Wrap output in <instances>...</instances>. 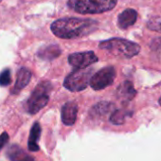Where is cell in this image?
<instances>
[{
    "mask_svg": "<svg viewBox=\"0 0 161 161\" xmlns=\"http://www.w3.org/2000/svg\"><path fill=\"white\" fill-rule=\"evenodd\" d=\"M99 23L92 19L62 18L51 24V31L54 35L63 39H78L94 32Z\"/></svg>",
    "mask_w": 161,
    "mask_h": 161,
    "instance_id": "1",
    "label": "cell"
},
{
    "mask_svg": "<svg viewBox=\"0 0 161 161\" xmlns=\"http://www.w3.org/2000/svg\"><path fill=\"white\" fill-rule=\"evenodd\" d=\"M118 0H68L67 6L80 14H97L111 11Z\"/></svg>",
    "mask_w": 161,
    "mask_h": 161,
    "instance_id": "2",
    "label": "cell"
},
{
    "mask_svg": "<svg viewBox=\"0 0 161 161\" xmlns=\"http://www.w3.org/2000/svg\"><path fill=\"white\" fill-rule=\"evenodd\" d=\"M99 47L117 57L125 59L133 58L136 56L140 51L139 45L121 38H112L106 41H103L99 44Z\"/></svg>",
    "mask_w": 161,
    "mask_h": 161,
    "instance_id": "3",
    "label": "cell"
},
{
    "mask_svg": "<svg viewBox=\"0 0 161 161\" xmlns=\"http://www.w3.org/2000/svg\"><path fill=\"white\" fill-rule=\"evenodd\" d=\"M51 89V84L49 82H47V80L40 83L35 87L27 102V110L30 114L33 115L38 113L47 104Z\"/></svg>",
    "mask_w": 161,
    "mask_h": 161,
    "instance_id": "4",
    "label": "cell"
},
{
    "mask_svg": "<svg viewBox=\"0 0 161 161\" xmlns=\"http://www.w3.org/2000/svg\"><path fill=\"white\" fill-rule=\"evenodd\" d=\"M92 77V69L90 68H78L67 75L64 82V86L72 92H79L85 90Z\"/></svg>",
    "mask_w": 161,
    "mask_h": 161,
    "instance_id": "5",
    "label": "cell"
},
{
    "mask_svg": "<svg viewBox=\"0 0 161 161\" xmlns=\"http://www.w3.org/2000/svg\"><path fill=\"white\" fill-rule=\"evenodd\" d=\"M117 72L115 67L107 66L103 67L100 71L92 75L90 80V86L94 90H102L111 86L116 78Z\"/></svg>",
    "mask_w": 161,
    "mask_h": 161,
    "instance_id": "6",
    "label": "cell"
},
{
    "mask_svg": "<svg viewBox=\"0 0 161 161\" xmlns=\"http://www.w3.org/2000/svg\"><path fill=\"white\" fill-rule=\"evenodd\" d=\"M98 62V57L93 51L77 52L68 56V63L70 65L78 68H86L92 64Z\"/></svg>",
    "mask_w": 161,
    "mask_h": 161,
    "instance_id": "7",
    "label": "cell"
},
{
    "mask_svg": "<svg viewBox=\"0 0 161 161\" xmlns=\"http://www.w3.org/2000/svg\"><path fill=\"white\" fill-rule=\"evenodd\" d=\"M78 114V105L74 102H68L62 107L61 117L64 125L71 126L76 122Z\"/></svg>",
    "mask_w": 161,
    "mask_h": 161,
    "instance_id": "8",
    "label": "cell"
},
{
    "mask_svg": "<svg viewBox=\"0 0 161 161\" xmlns=\"http://www.w3.org/2000/svg\"><path fill=\"white\" fill-rule=\"evenodd\" d=\"M31 79V72L26 67L20 68L17 72L16 83H15V86H14L12 93L13 94L19 93L22 89H24L29 85Z\"/></svg>",
    "mask_w": 161,
    "mask_h": 161,
    "instance_id": "9",
    "label": "cell"
},
{
    "mask_svg": "<svg viewBox=\"0 0 161 161\" xmlns=\"http://www.w3.org/2000/svg\"><path fill=\"white\" fill-rule=\"evenodd\" d=\"M137 19V13L134 9H126L123 11L118 18V25L120 29H128L133 26Z\"/></svg>",
    "mask_w": 161,
    "mask_h": 161,
    "instance_id": "10",
    "label": "cell"
},
{
    "mask_svg": "<svg viewBox=\"0 0 161 161\" xmlns=\"http://www.w3.org/2000/svg\"><path fill=\"white\" fill-rule=\"evenodd\" d=\"M117 95L121 102H130L136 95V90L135 89L132 83L125 80L119 86L117 90Z\"/></svg>",
    "mask_w": 161,
    "mask_h": 161,
    "instance_id": "11",
    "label": "cell"
},
{
    "mask_svg": "<svg viewBox=\"0 0 161 161\" xmlns=\"http://www.w3.org/2000/svg\"><path fill=\"white\" fill-rule=\"evenodd\" d=\"M61 54V48L57 45H49L45 47H42L38 51V57L46 60V61H51L59 57Z\"/></svg>",
    "mask_w": 161,
    "mask_h": 161,
    "instance_id": "12",
    "label": "cell"
},
{
    "mask_svg": "<svg viewBox=\"0 0 161 161\" xmlns=\"http://www.w3.org/2000/svg\"><path fill=\"white\" fill-rule=\"evenodd\" d=\"M41 136V126L38 122H35L31 130L30 137H29V150L31 152H37L39 151V145L38 140Z\"/></svg>",
    "mask_w": 161,
    "mask_h": 161,
    "instance_id": "13",
    "label": "cell"
},
{
    "mask_svg": "<svg viewBox=\"0 0 161 161\" xmlns=\"http://www.w3.org/2000/svg\"><path fill=\"white\" fill-rule=\"evenodd\" d=\"M8 156L11 161H33V159L17 145H13L9 148Z\"/></svg>",
    "mask_w": 161,
    "mask_h": 161,
    "instance_id": "14",
    "label": "cell"
},
{
    "mask_svg": "<svg viewBox=\"0 0 161 161\" xmlns=\"http://www.w3.org/2000/svg\"><path fill=\"white\" fill-rule=\"evenodd\" d=\"M113 109V104L107 102H102L96 104L91 109V114L94 116H103Z\"/></svg>",
    "mask_w": 161,
    "mask_h": 161,
    "instance_id": "15",
    "label": "cell"
},
{
    "mask_svg": "<svg viewBox=\"0 0 161 161\" xmlns=\"http://www.w3.org/2000/svg\"><path fill=\"white\" fill-rule=\"evenodd\" d=\"M129 116H130V112H128V111H125V110H122V109L116 110V111H114L112 113V115L110 117V121L113 124L120 125V124L124 123L125 119L127 117H129Z\"/></svg>",
    "mask_w": 161,
    "mask_h": 161,
    "instance_id": "16",
    "label": "cell"
},
{
    "mask_svg": "<svg viewBox=\"0 0 161 161\" xmlns=\"http://www.w3.org/2000/svg\"><path fill=\"white\" fill-rule=\"evenodd\" d=\"M147 27L149 30L153 31H157L161 33V16H155V17H152L148 23H147Z\"/></svg>",
    "mask_w": 161,
    "mask_h": 161,
    "instance_id": "17",
    "label": "cell"
},
{
    "mask_svg": "<svg viewBox=\"0 0 161 161\" xmlns=\"http://www.w3.org/2000/svg\"><path fill=\"white\" fill-rule=\"evenodd\" d=\"M12 83V75L9 68L4 69L0 73V86H7Z\"/></svg>",
    "mask_w": 161,
    "mask_h": 161,
    "instance_id": "18",
    "label": "cell"
},
{
    "mask_svg": "<svg viewBox=\"0 0 161 161\" xmlns=\"http://www.w3.org/2000/svg\"><path fill=\"white\" fill-rule=\"evenodd\" d=\"M8 141H9V135L6 132L0 135V151L3 149V147L7 144Z\"/></svg>",
    "mask_w": 161,
    "mask_h": 161,
    "instance_id": "19",
    "label": "cell"
},
{
    "mask_svg": "<svg viewBox=\"0 0 161 161\" xmlns=\"http://www.w3.org/2000/svg\"><path fill=\"white\" fill-rule=\"evenodd\" d=\"M0 2H1V0H0Z\"/></svg>",
    "mask_w": 161,
    "mask_h": 161,
    "instance_id": "20",
    "label": "cell"
},
{
    "mask_svg": "<svg viewBox=\"0 0 161 161\" xmlns=\"http://www.w3.org/2000/svg\"><path fill=\"white\" fill-rule=\"evenodd\" d=\"M160 101H161V100H160Z\"/></svg>",
    "mask_w": 161,
    "mask_h": 161,
    "instance_id": "21",
    "label": "cell"
}]
</instances>
